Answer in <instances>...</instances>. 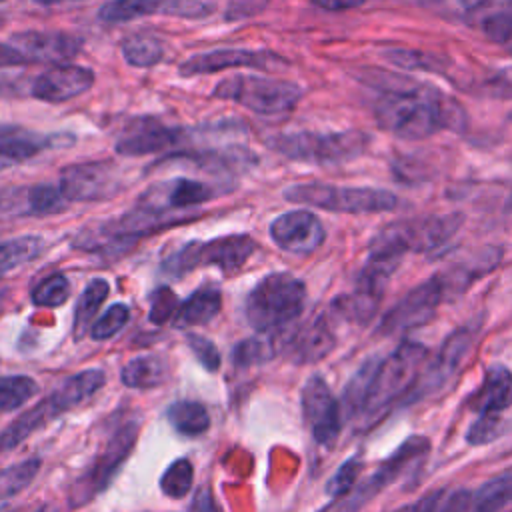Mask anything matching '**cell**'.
<instances>
[{"label":"cell","instance_id":"17","mask_svg":"<svg viewBox=\"0 0 512 512\" xmlns=\"http://www.w3.org/2000/svg\"><path fill=\"white\" fill-rule=\"evenodd\" d=\"M286 64L284 58L270 50H240V48H216L196 52L178 66V74L184 78L222 72L228 68H276Z\"/></svg>","mask_w":512,"mask_h":512},{"label":"cell","instance_id":"10","mask_svg":"<svg viewBox=\"0 0 512 512\" xmlns=\"http://www.w3.org/2000/svg\"><path fill=\"white\" fill-rule=\"evenodd\" d=\"M212 96L220 100H230L262 116H276L296 108V104L304 96V90L288 80L236 74L220 80L212 88Z\"/></svg>","mask_w":512,"mask_h":512},{"label":"cell","instance_id":"47","mask_svg":"<svg viewBox=\"0 0 512 512\" xmlns=\"http://www.w3.org/2000/svg\"><path fill=\"white\" fill-rule=\"evenodd\" d=\"M178 306L180 304H178L174 292L166 286H160L150 296V320L154 324H164L170 318H174Z\"/></svg>","mask_w":512,"mask_h":512},{"label":"cell","instance_id":"23","mask_svg":"<svg viewBox=\"0 0 512 512\" xmlns=\"http://www.w3.org/2000/svg\"><path fill=\"white\" fill-rule=\"evenodd\" d=\"M10 44L16 46L30 62L62 64L80 54L84 40L82 36L68 34V32L24 30V32L12 34Z\"/></svg>","mask_w":512,"mask_h":512},{"label":"cell","instance_id":"52","mask_svg":"<svg viewBox=\"0 0 512 512\" xmlns=\"http://www.w3.org/2000/svg\"><path fill=\"white\" fill-rule=\"evenodd\" d=\"M22 64H30V60L10 42H0V68L22 66Z\"/></svg>","mask_w":512,"mask_h":512},{"label":"cell","instance_id":"22","mask_svg":"<svg viewBox=\"0 0 512 512\" xmlns=\"http://www.w3.org/2000/svg\"><path fill=\"white\" fill-rule=\"evenodd\" d=\"M256 154H252L248 148L240 144H230V146H218V148H200V150H180L174 154H168L160 158L156 166L162 164H174V162H184L190 166H196L200 170L212 172V174H238L248 170L250 166L256 164Z\"/></svg>","mask_w":512,"mask_h":512},{"label":"cell","instance_id":"12","mask_svg":"<svg viewBox=\"0 0 512 512\" xmlns=\"http://www.w3.org/2000/svg\"><path fill=\"white\" fill-rule=\"evenodd\" d=\"M446 302V290L438 272L412 290H408L394 306H390L376 326V336H396L428 324L440 304Z\"/></svg>","mask_w":512,"mask_h":512},{"label":"cell","instance_id":"46","mask_svg":"<svg viewBox=\"0 0 512 512\" xmlns=\"http://www.w3.org/2000/svg\"><path fill=\"white\" fill-rule=\"evenodd\" d=\"M186 344L206 372H216L220 368V352L210 338L196 332H188Z\"/></svg>","mask_w":512,"mask_h":512},{"label":"cell","instance_id":"44","mask_svg":"<svg viewBox=\"0 0 512 512\" xmlns=\"http://www.w3.org/2000/svg\"><path fill=\"white\" fill-rule=\"evenodd\" d=\"M504 418L502 414H478L476 420L466 430V442L470 446H484L494 442L504 434Z\"/></svg>","mask_w":512,"mask_h":512},{"label":"cell","instance_id":"37","mask_svg":"<svg viewBox=\"0 0 512 512\" xmlns=\"http://www.w3.org/2000/svg\"><path fill=\"white\" fill-rule=\"evenodd\" d=\"M40 466H42L40 458H28V460L10 464L8 468H2L0 470V504L20 494L26 486H30Z\"/></svg>","mask_w":512,"mask_h":512},{"label":"cell","instance_id":"14","mask_svg":"<svg viewBox=\"0 0 512 512\" xmlns=\"http://www.w3.org/2000/svg\"><path fill=\"white\" fill-rule=\"evenodd\" d=\"M300 406L314 442L332 448L342 432V406L320 374L310 376L302 386Z\"/></svg>","mask_w":512,"mask_h":512},{"label":"cell","instance_id":"26","mask_svg":"<svg viewBox=\"0 0 512 512\" xmlns=\"http://www.w3.org/2000/svg\"><path fill=\"white\" fill-rule=\"evenodd\" d=\"M466 20L484 38L512 54V0H478L466 10Z\"/></svg>","mask_w":512,"mask_h":512},{"label":"cell","instance_id":"30","mask_svg":"<svg viewBox=\"0 0 512 512\" xmlns=\"http://www.w3.org/2000/svg\"><path fill=\"white\" fill-rule=\"evenodd\" d=\"M106 384V374L100 368H86L76 372L74 376L66 378L58 388H54L50 394L54 402L58 404L60 412H68L80 404H84L88 398H92L102 386Z\"/></svg>","mask_w":512,"mask_h":512},{"label":"cell","instance_id":"50","mask_svg":"<svg viewBox=\"0 0 512 512\" xmlns=\"http://www.w3.org/2000/svg\"><path fill=\"white\" fill-rule=\"evenodd\" d=\"M444 492H446L444 488L428 492V494L420 496L418 500H414V502H410V504H406V506H402V508H398L394 512H434L438 502H440V498L444 496Z\"/></svg>","mask_w":512,"mask_h":512},{"label":"cell","instance_id":"2","mask_svg":"<svg viewBox=\"0 0 512 512\" xmlns=\"http://www.w3.org/2000/svg\"><path fill=\"white\" fill-rule=\"evenodd\" d=\"M426 358L428 348L414 340H402L388 356L378 358L364 408L356 420L362 430L378 424L392 406H400L418 372L426 364Z\"/></svg>","mask_w":512,"mask_h":512},{"label":"cell","instance_id":"13","mask_svg":"<svg viewBox=\"0 0 512 512\" xmlns=\"http://www.w3.org/2000/svg\"><path fill=\"white\" fill-rule=\"evenodd\" d=\"M58 188L68 202H100L114 198L122 188V180L114 162L90 160L64 166Z\"/></svg>","mask_w":512,"mask_h":512},{"label":"cell","instance_id":"57","mask_svg":"<svg viewBox=\"0 0 512 512\" xmlns=\"http://www.w3.org/2000/svg\"><path fill=\"white\" fill-rule=\"evenodd\" d=\"M36 4H44V6H50V4H58V2H68V0H32Z\"/></svg>","mask_w":512,"mask_h":512},{"label":"cell","instance_id":"42","mask_svg":"<svg viewBox=\"0 0 512 512\" xmlns=\"http://www.w3.org/2000/svg\"><path fill=\"white\" fill-rule=\"evenodd\" d=\"M130 322V308L124 302H116L112 306H108L102 316H98L94 320V324L90 326V338L92 340H110L114 338L122 328H126V324Z\"/></svg>","mask_w":512,"mask_h":512},{"label":"cell","instance_id":"56","mask_svg":"<svg viewBox=\"0 0 512 512\" xmlns=\"http://www.w3.org/2000/svg\"><path fill=\"white\" fill-rule=\"evenodd\" d=\"M30 512H58V510L54 506H50V504H44V506H38V508L30 510Z\"/></svg>","mask_w":512,"mask_h":512},{"label":"cell","instance_id":"49","mask_svg":"<svg viewBox=\"0 0 512 512\" xmlns=\"http://www.w3.org/2000/svg\"><path fill=\"white\" fill-rule=\"evenodd\" d=\"M270 0H228V6L224 10V18L228 22L246 20L256 14H260Z\"/></svg>","mask_w":512,"mask_h":512},{"label":"cell","instance_id":"32","mask_svg":"<svg viewBox=\"0 0 512 512\" xmlns=\"http://www.w3.org/2000/svg\"><path fill=\"white\" fill-rule=\"evenodd\" d=\"M512 504V472H504L476 490H468L466 512H500Z\"/></svg>","mask_w":512,"mask_h":512},{"label":"cell","instance_id":"19","mask_svg":"<svg viewBox=\"0 0 512 512\" xmlns=\"http://www.w3.org/2000/svg\"><path fill=\"white\" fill-rule=\"evenodd\" d=\"M188 134V130L166 126L152 116H138L124 126L114 150L120 156H146L180 144Z\"/></svg>","mask_w":512,"mask_h":512},{"label":"cell","instance_id":"34","mask_svg":"<svg viewBox=\"0 0 512 512\" xmlns=\"http://www.w3.org/2000/svg\"><path fill=\"white\" fill-rule=\"evenodd\" d=\"M108 292H110V286L104 278H94L84 286L82 294L76 300L74 318H72V336L76 342L82 340L84 334L88 332V324L94 320L96 312L108 298Z\"/></svg>","mask_w":512,"mask_h":512},{"label":"cell","instance_id":"21","mask_svg":"<svg viewBox=\"0 0 512 512\" xmlns=\"http://www.w3.org/2000/svg\"><path fill=\"white\" fill-rule=\"evenodd\" d=\"M336 348V334L326 314H318L302 326L288 330L282 354L294 364H314L324 360Z\"/></svg>","mask_w":512,"mask_h":512},{"label":"cell","instance_id":"54","mask_svg":"<svg viewBox=\"0 0 512 512\" xmlns=\"http://www.w3.org/2000/svg\"><path fill=\"white\" fill-rule=\"evenodd\" d=\"M8 294H10V290L6 286H0V314H2L4 306H6V302H8Z\"/></svg>","mask_w":512,"mask_h":512},{"label":"cell","instance_id":"58","mask_svg":"<svg viewBox=\"0 0 512 512\" xmlns=\"http://www.w3.org/2000/svg\"><path fill=\"white\" fill-rule=\"evenodd\" d=\"M460 2H462V4H466V8H470V6H472V4H476L478 0H460Z\"/></svg>","mask_w":512,"mask_h":512},{"label":"cell","instance_id":"60","mask_svg":"<svg viewBox=\"0 0 512 512\" xmlns=\"http://www.w3.org/2000/svg\"><path fill=\"white\" fill-rule=\"evenodd\" d=\"M0 2H2V0H0Z\"/></svg>","mask_w":512,"mask_h":512},{"label":"cell","instance_id":"15","mask_svg":"<svg viewBox=\"0 0 512 512\" xmlns=\"http://www.w3.org/2000/svg\"><path fill=\"white\" fill-rule=\"evenodd\" d=\"M212 10L214 6L206 0H110L100 6L98 18L112 24L154 14L200 20L210 16Z\"/></svg>","mask_w":512,"mask_h":512},{"label":"cell","instance_id":"59","mask_svg":"<svg viewBox=\"0 0 512 512\" xmlns=\"http://www.w3.org/2000/svg\"><path fill=\"white\" fill-rule=\"evenodd\" d=\"M510 118H512V116H510Z\"/></svg>","mask_w":512,"mask_h":512},{"label":"cell","instance_id":"41","mask_svg":"<svg viewBox=\"0 0 512 512\" xmlns=\"http://www.w3.org/2000/svg\"><path fill=\"white\" fill-rule=\"evenodd\" d=\"M384 58L406 70H424V72H442L444 60H440L436 54L424 52V50H408V48H392L384 50Z\"/></svg>","mask_w":512,"mask_h":512},{"label":"cell","instance_id":"20","mask_svg":"<svg viewBox=\"0 0 512 512\" xmlns=\"http://www.w3.org/2000/svg\"><path fill=\"white\" fill-rule=\"evenodd\" d=\"M94 78V72L86 66L54 64L32 82L30 92L40 102L62 104L90 90Z\"/></svg>","mask_w":512,"mask_h":512},{"label":"cell","instance_id":"53","mask_svg":"<svg viewBox=\"0 0 512 512\" xmlns=\"http://www.w3.org/2000/svg\"><path fill=\"white\" fill-rule=\"evenodd\" d=\"M366 0H312L314 6L328 10V12H340V10H350L362 6Z\"/></svg>","mask_w":512,"mask_h":512},{"label":"cell","instance_id":"24","mask_svg":"<svg viewBox=\"0 0 512 512\" xmlns=\"http://www.w3.org/2000/svg\"><path fill=\"white\" fill-rule=\"evenodd\" d=\"M500 262H502V248L488 246L470 256H464L462 260L440 270L438 276L444 284L446 300L464 294L474 282H478L480 278H484L492 270H496L500 266Z\"/></svg>","mask_w":512,"mask_h":512},{"label":"cell","instance_id":"55","mask_svg":"<svg viewBox=\"0 0 512 512\" xmlns=\"http://www.w3.org/2000/svg\"><path fill=\"white\" fill-rule=\"evenodd\" d=\"M10 166H14V162H12L4 152H0V172L6 170V168H10Z\"/></svg>","mask_w":512,"mask_h":512},{"label":"cell","instance_id":"45","mask_svg":"<svg viewBox=\"0 0 512 512\" xmlns=\"http://www.w3.org/2000/svg\"><path fill=\"white\" fill-rule=\"evenodd\" d=\"M362 468H364V462L358 456H352L346 462H342L338 470L332 474V478L326 482V494L332 498H340L348 494L356 486Z\"/></svg>","mask_w":512,"mask_h":512},{"label":"cell","instance_id":"29","mask_svg":"<svg viewBox=\"0 0 512 512\" xmlns=\"http://www.w3.org/2000/svg\"><path fill=\"white\" fill-rule=\"evenodd\" d=\"M222 308V294L218 288L206 286L200 290H194L176 310L172 324L178 330L192 328V326H204L212 318L218 316Z\"/></svg>","mask_w":512,"mask_h":512},{"label":"cell","instance_id":"6","mask_svg":"<svg viewBox=\"0 0 512 512\" xmlns=\"http://www.w3.org/2000/svg\"><path fill=\"white\" fill-rule=\"evenodd\" d=\"M284 200L338 214H380L398 206V196L386 188L336 186L324 182L290 184L282 192Z\"/></svg>","mask_w":512,"mask_h":512},{"label":"cell","instance_id":"25","mask_svg":"<svg viewBox=\"0 0 512 512\" xmlns=\"http://www.w3.org/2000/svg\"><path fill=\"white\" fill-rule=\"evenodd\" d=\"M474 414H502L512 406V370L504 364H490L478 388L466 398Z\"/></svg>","mask_w":512,"mask_h":512},{"label":"cell","instance_id":"11","mask_svg":"<svg viewBox=\"0 0 512 512\" xmlns=\"http://www.w3.org/2000/svg\"><path fill=\"white\" fill-rule=\"evenodd\" d=\"M430 452V440L426 436H408L366 480L356 484L348 494L334 498L320 512H360L372 498L400 480L412 466L422 462Z\"/></svg>","mask_w":512,"mask_h":512},{"label":"cell","instance_id":"18","mask_svg":"<svg viewBox=\"0 0 512 512\" xmlns=\"http://www.w3.org/2000/svg\"><path fill=\"white\" fill-rule=\"evenodd\" d=\"M272 242L290 254H312L326 240L320 218L310 210H290L270 222Z\"/></svg>","mask_w":512,"mask_h":512},{"label":"cell","instance_id":"40","mask_svg":"<svg viewBox=\"0 0 512 512\" xmlns=\"http://www.w3.org/2000/svg\"><path fill=\"white\" fill-rule=\"evenodd\" d=\"M194 482V466L188 458H176L160 476V488L170 498H184Z\"/></svg>","mask_w":512,"mask_h":512},{"label":"cell","instance_id":"48","mask_svg":"<svg viewBox=\"0 0 512 512\" xmlns=\"http://www.w3.org/2000/svg\"><path fill=\"white\" fill-rule=\"evenodd\" d=\"M482 90L490 94L492 98L512 100V68L496 70L492 76H488L482 84Z\"/></svg>","mask_w":512,"mask_h":512},{"label":"cell","instance_id":"31","mask_svg":"<svg viewBox=\"0 0 512 512\" xmlns=\"http://www.w3.org/2000/svg\"><path fill=\"white\" fill-rule=\"evenodd\" d=\"M170 378V366L160 354H140L128 360L120 370L124 386L134 390H152Z\"/></svg>","mask_w":512,"mask_h":512},{"label":"cell","instance_id":"5","mask_svg":"<svg viewBox=\"0 0 512 512\" xmlns=\"http://www.w3.org/2000/svg\"><path fill=\"white\" fill-rule=\"evenodd\" d=\"M370 134L358 128L340 132H284L268 140V148L296 162L310 164H342L366 152Z\"/></svg>","mask_w":512,"mask_h":512},{"label":"cell","instance_id":"36","mask_svg":"<svg viewBox=\"0 0 512 512\" xmlns=\"http://www.w3.org/2000/svg\"><path fill=\"white\" fill-rule=\"evenodd\" d=\"M122 58L136 68H152L164 58V46L156 36L132 34L120 42Z\"/></svg>","mask_w":512,"mask_h":512},{"label":"cell","instance_id":"4","mask_svg":"<svg viewBox=\"0 0 512 512\" xmlns=\"http://www.w3.org/2000/svg\"><path fill=\"white\" fill-rule=\"evenodd\" d=\"M464 214H428L420 218L398 220L384 226L368 246V254L404 258L410 252L432 254L444 248L462 228Z\"/></svg>","mask_w":512,"mask_h":512},{"label":"cell","instance_id":"3","mask_svg":"<svg viewBox=\"0 0 512 512\" xmlns=\"http://www.w3.org/2000/svg\"><path fill=\"white\" fill-rule=\"evenodd\" d=\"M306 306V284L288 272L260 278L244 300V318L256 332L290 328Z\"/></svg>","mask_w":512,"mask_h":512},{"label":"cell","instance_id":"28","mask_svg":"<svg viewBox=\"0 0 512 512\" xmlns=\"http://www.w3.org/2000/svg\"><path fill=\"white\" fill-rule=\"evenodd\" d=\"M286 336H288V328L278 332H258V336L240 340L230 352L232 364L236 368H252L258 364L270 362L274 356L282 354Z\"/></svg>","mask_w":512,"mask_h":512},{"label":"cell","instance_id":"27","mask_svg":"<svg viewBox=\"0 0 512 512\" xmlns=\"http://www.w3.org/2000/svg\"><path fill=\"white\" fill-rule=\"evenodd\" d=\"M62 412L58 404L54 402L52 394L42 398L38 404H34L30 410L20 414L12 424L0 430V454L10 452L16 446H20L28 436H32L36 430L46 426L52 418H58Z\"/></svg>","mask_w":512,"mask_h":512},{"label":"cell","instance_id":"38","mask_svg":"<svg viewBox=\"0 0 512 512\" xmlns=\"http://www.w3.org/2000/svg\"><path fill=\"white\" fill-rule=\"evenodd\" d=\"M38 394V382L26 374L0 376V414L24 406Z\"/></svg>","mask_w":512,"mask_h":512},{"label":"cell","instance_id":"43","mask_svg":"<svg viewBox=\"0 0 512 512\" xmlns=\"http://www.w3.org/2000/svg\"><path fill=\"white\" fill-rule=\"evenodd\" d=\"M32 302L42 308L62 306L70 296V280L64 274H52L38 282L32 290Z\"/></svg>","mask_w":512,"mask_h":512},{"label":"cell","instance_id":"35","mask_svg":"<svg viewBox=\"0 0 512 512\" xmlns=\"http://www.w3.org/2000/svg\"><path fill=\"white\" fill-rule=\"evenodd\" d=\"M44 252V238L36 234L16 236L0 242V276L36 260Z\"/></svg>","mask_w":512,"mask_h":512},{"label":"cell","instance_id":"16","mask_svg":"<svg viewBox=\"0 0 512 512\" xmlns=\"http://www.w3.org/2000/svg\"><path fill=\"white\" fill-rule=\"evenodd\" d=\"M218 194H222V190L214 184L178 176L152 184L140 194L136 204L166 212H186L194 206L210 202Z\"/></svg>","mask_w":512,"mask_h":512},{"label":"cell","instance_id":"8","mask_svg":"<svg viewBox=\"0 0 512 512\" xmlns=\"http://www.w3.org/2000/svg\"><path fill=\"white\" fill-rule=\"evenodd\" d=\"M482 328H484V314L474 316L468 322L454 328L444 338V342L440 344V348L436 350L432 360H426V364L418 372L412 388L402 398L400 406H410L414 402H420V400L440 392L458 374V370L470 356Z\"/></svg>","mask_w":512,"mask_h":512},{"label":"cell","instance_id":"7","mask_svg":"<svg viewBox=\"0 0 512 512\" xmlns=\"http://www.w3.org/2000/svg\"><path fill=\"white\" fill-rule=\"evenodd\" d=\"M140 432V420H122L106 438L90 466L72 482L68 490V506L82 508L100 496L116 478L128 456L132 454Z\"/></svg>","mask_w":512,"mask_h":512},{"label":"cell","instance_id":"39","mask_svg":"<svg viewBox=\"0 0 512 512\" xmlns=\"http://www.w3.org/2000/svg\"><path fill=\"white\" fill-rule=\"evenodd\" d=\"M68 200L54 184L26 186V212L32 216H50L64 212Z\"/></svg>","mask_w":512,"mask_h":512},{"label":"cell","instance_id":"51","mask_svg":"<svg viewBox=\"0 0 512 512\" xmlns=\"http://www.w3.org/2000/svg\"><path fill=\"white\" fill-rule=\"evenodd\" d=\"M190 512H220L214 500V494L208 486H202L196 490L194 500L190 504Z\"/></svg>","mask_w":512,"mask_h":512},{"label":"cell","instance_id":"9","mask_svg":"<svg viewBox=\"0 0 512 512\" xmlns=\"http://www.w3.org/2000/svg\"><path fill=\"white\" fill-rule=\"evenodd\" d=\"M254 250L256 242L248 234H226L206 242L192 240L168 254L160 264V272L172 280L182 278L200 266H216L224 274H232L248 262Z\"/></svg>","mask_w":512,"mask_h":512},{"label":"cell","instance_id":"33","mask_svg":"<svg viewBox=\"0 0 512 512\" xmlns=\"http://www.w3.org/2000/svg\"><path fill=\"white\" fill-rule=\"evenodd\" d=\"M168 424L186 438H196L210 428V414L196 400H176L166 410Z\"/></svg>","mask_w":512,"mask_h":512},{"label":"cell","instance_id":"1","mask_svg":"<svg viewBox=\"0 0 512 512\" xmlns=\"http://www.w3.org/2000/svg\"><path fill=\"white\" fill-rule=\"evenodd\" d=\"M376 124L402 140H424L440 130L464 132L468 116L462 104L436 86L394 78L374 106Z\"/></svg>","mask_w":512,"mask_h":512}]
</instances>
